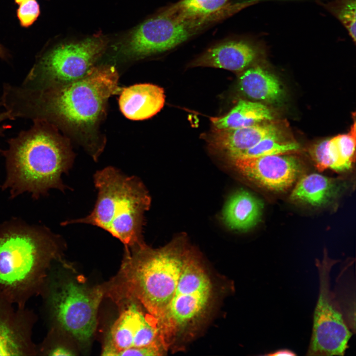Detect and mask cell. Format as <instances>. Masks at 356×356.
Returning <instances> with one entry per match:
<instances>
[{
  "label": "cell",
  "instance_id": "6da1fadb",
  "mask_svg": "<svg viewBox=\"0 0 356 356\" xmlns=\"http://www.w3.org/2000/svg\"><path fill=\"white\" fill-rule=\"evenodd\" d=\"M192 249L182 236L158 249L144 241L125 247L118 273L103 285L105 296L119 306L139 304L157 319L172 298Z\"/></svg>",
  "mask_w": 356,
  "mask_h": 356
},
{
  "label": "cell",
  "instance_id": "7a4b0ae2",
  "mask_svg": "<svg viewBox=\"0 0 356 356\" xmlns=\"http://www.w3.org/2000/svg\"><path fill=\"white\" fill-rule=\"evenodd\" d=\"M63 239L43 225L12 219L0 225V291L24 308L40 296L54 263L63 260Z\"/></svg>",
  "mask_w": 356,
  "mask_h": 356
},
{
  "label": "cell",
  "instance_id": "3957f363",
  "mask_svg": "<svg viewBox=\"0 0 356 356\" xmlns=\"http://www.w3.org/2000/svg\"><path fill=\"white\" fill-rule=\"evenodd\" d=\"M31 128L8 139L5 158L6 176L1 185L10 198L25 192L35 199L51 189L64 191L61 176L71 166L72 156L54 126L42 120H33Z\"/></svg>",
  "mask_w": 356,
  "mask_h": 356
},
{
  "label": "cell",
  "instance_id": "277c9868",
  "mask_svg": "<svg viewBox=\"0 0 356 356\" xmlns=\"http://www.w3.org/2000/svg\"><path fill=\"white\" fill-rule=\"evenodd\" d=\"M94 182L98 196L92 211L85 218L66 223L99 227L118 239L125 247L143 241L144 214L151 201L141 181L108 167L96 172Z\"/></svg>",
  "mask_w": 356,
  "mask_h": 356
},
{
  "label": "cell",
  "instance_id": "5b68a950",
  "mask_svg": "<svg viewBox=\"0 0 356 356\" xmlns=\"http://www.w3.org/2000/svg\"><path fill=\"white\" fill-rule=\"evenodd\" d=\"M216 293L210 272L192 249L172 298L157 319L161 339L167 351L182 350L196 336L210 318Z\"/></svg>",
  "mask_w": 356,
  "mask_h": 356
},
{
  "label": "cell",
  "instance_id": "8992f818",
  "mask_svg": "<svg viewBox=\"0 0 356 356\" xmlns=\"http://www.w3.org/2000/svg\"><path fill=\"white\" fill-rule=\"evenodd\" d=\"M54 265L40 295L42 316L49 327L86 344L96 328L99 307L105 296L103 285L89 286L76 281Z\"/></svg>",
  "mask_w": 356,
  "mask_h": 356
},
{
  "label": "cell",
  "instance_id": "52a82bcc",
  "mask_svg": "<svg viewBox=\"0 0 356 356\" xmlns=\"http://www.w3.org/2000/svg\"><path fill=\"white\" fill-rule=\"evenodd\" d=\"M107 43L105 39L98 36L47 46L37 55L21 85L35 87L77 80L93 67Z\"/></svg>",
  "mask_w": 356,
  "mask_h": 356
},
{
  "label": "cell",
  "instance_id": "ba28073f",
  "mask_svg": "<svg viewBox=\"0 0 356 356\" xmlns=\"http://www.w3.org/2000/svg\"><path fill=\"white\" fill-rule=\"evenodd\" d=\"M321 261L317 260L319 292L313 315L312 335L307 355L343 356L352 333L330 288V272L338 262L324 253Z\"/></svg>",
  "mask_w": 356,
  "mask_h": 356
},
{
  "label": "cell",
  "instance_id": "9c48e42d",
  "mask_svg": "<svg viewBox=\"0 0 356 356\" xmlns=\"http://www.w3.org/2000/svg\"><path fill=\"white\" fill-rule=\"evenodd\" d=\"M213 23L209 20H182L161 10L133 29L121 44L122 51L143 57L171 50Z\"/></svg>",
  "mask_w": 356,
  "mask_h": 356
},
{
  "label": "cell",
  "instance_id": "30bf717a",
  "mask_svg": "<svg viewBox=\"0 0 356 356\" xmlns=\"http://www.w3.org/2000/svg\"><path fill=\"white\" fill-rule=\"evenodd\" d=\"M120 307L121 311L111 326L102 355L116 356L124 350L152 345L164 346L155 317L135 303L129 302Z\"/></svg>",
  "mask_w": 356,
  "mask_h": 356
},
{
  "label": "cell",
  "instance_id": "8fae6325",
  "mask_svg": "<svg viewBox=\"0 0 356 356\" xmlns=\"http://www.w3.org/2000/svg\"><path fill=\"white\" fill-rule=\"evenodd\" d=\"M37 320L33 310L16 307L0 291V356H37Z\"/></svg>",
  "mask_w": 356,
  "mask_h": 356
},
{
  "label": "cell",
  "instance_id": "7c38bea8",
  "mask_svg": "<svg viewBox=\"0 0 356 356\" xmlns=\"http://www.w3.org/2000/svg\"><path fill=\"white\" fill-rule=\"evenodd\" d=\"M231 161L236 170L249 179L275 191L290 188L301 170L297 159L288 154L237 158Z\"/></svg>",
  "mask_w": 356,
  "mask_h": 356
},
{
  "label": "cell",
  "instance_id": "4fadbf2b",
  "mask_svg": "<svg viewBox=\"0 0 356 356\" xmlns=\"http://www.w3.org/2000/svg\"><path fill=\"white\" fill-rule=\"evenodd\" d=\"M258 44L244 39L225 41L208 48L192 61L189 66L242 71L258 57L261 47Z\"/></svg>",
  "mask_w": 356,
  "mask_h": 356
},
{
  "label": "cell",
  "instance_id": "5bb4252c",
  "mask_svg": "<svg viewBox=\"0 0 356 356\" xmlns=\"http://www.w3.org/2000/svg\"><path fill=\"white\" fill-rule=\"evenodd\" d=\"M279 137V130L272 124L260 123L239 128H214L206 140L213 148L224 152L231 159L255 145L264 138Z\"/></svg>",
  "mask_w": 356,
  "mask_h": 356
},
{
  "label": "cell",
  "instance_id": "9a60e30c",
  "mask_svg": "<svg viewBox=\"0 0 356 356\" xmlns=\"http://www.w3.org/2000/svg\"><path fill=\"white\" fill-rule=\"evenodd\" d=\"M165 99L163 88L150 84H139L123 89L119 105L122 113L128 119L142 120L159 112Z\"/></svg>",
  "mask_w": 356,
  "mask_h": 356
},
{
  "label": "cell",
  "instance_id": "2e32d148",
  "mask_svg": "<svg viewBox=\"0 0 356 356\" xmlns=\"http://www.w3.org/2000/svg\"><path fill=\"white\" fill-rule=\"evenodd\" d=\"M231 0H180L161 10L164 13L183 20L215 19L220 21L237 13V4Z\"/></svg>",
  "mask_w": 356,
  "mask_h": 356
},
{
  "label": "cell",
  "instance_id": "e0dca14e",
  "mask_svg": "<svg viewBox=\"0 0 356 356\" xmlns=\"http://www.w3.org/2000/svg\"><path fill=\"white\" fill-rule=\"evenodd\" d=\"M263 208L262 202L253 194L239 190L226 201L222 211V220L229 228L245 231L259 221Z\"/></svg>",
  "mask_w": 356,
  "mask_h": 356
},
{
  "label": "cell",
  "instance_id": "ac0fdd59",
  "mask_svg": "<svg viewBox=\"0 0 356 356\" xmlns=\"http://www.w3.org/2000/svg\"><path fill=\"white\" fill-rule=\"evenodd\" d=\"M239 88L249 98L270 103L280 101L283 94L278 79L260 66L243 72L239 80Z\"/></svg>",
  "mask_w": 356,
  "mask_h": 356
},
{
  "label": "cell",
  "instance_id": "d6986e66",
  "mask_svg": "<svg viewBox=\"0 0 356 356\" xmlns=\"http://www.w3.org/2000/svg\"><path fill=\"white\" fill-rule=\"evenodd\" d=\"M336 191L333 179L313 173L303 176L292 190L291 200L321 206L327 203Z\"/></svg>",
  "mask_w": 356,
  "mask_h": 356
},
{
  "label": "cell",
  "instance_id": "ffe728a7",
  "mask_svg": "<svg viewBox=\"0 0 356 356\" xmlns=\"http://www.w3.org/2000/svg\"><path fill=\"white\" fill-rule=\"evenodd\" d=\"M272 118L270 110L264 104L240 100L228 114L210 120L215 128L220 129L248 127Z\"/></svg>",
  "mask_w": 356,
  "mask_h": 356
},
{
  "label": "cell",
  "instance_id": "44dd1931",
  "mask_svg": "<svg viewBox=\"0 0 356 356\" xmlns=\"http://www.w3.org/2000/svg\"><path fill=\"white\" fill-rule=\"evenodd\" d=\"M299 149L300 145L295 142L282 141L279 139V137H267L230 159L288 154L296 152Z\"/></svg>",
  "mask_w": 356,
  "mask_h": 356
},
{
  "label": "cell",
  "instance_id": "7402d4cb",
  "mask_svg": "<svg viewBox=\"0 0 356 356\" xmlns=\"http://www.w3.org/2000/svg\"><path fill=\"white\" fill-rule=\"evenodd\" d=\"M69 337L66 334L55 328L48 330L40 344H37V356H74V352L66 343Z\"/></svg>",
  "mask_w": 356,
  "mask_h": 356
},
{
  "label": "cell",
  "instance_id": "603a6c76",
  "mask_svg": "<svg viewBox=\"0 0 356 356\" xmlns=\"http://www.w3.org/2000/svg\"><path fill=\"white\" fill-rule=\"evenodd\" d=\"M356 0H334L321 4L344 25L356 43Z\"/></svg>",
  "mask_w": 356,
  "mask_h": 356
},
{
  "label": "cell",
  "instance_id": "cb8c5ba5",
  "mask_svg": "<svg viewBox=\"0 0 356 356\" xmlns=\"http://www.w3.org/2000/svg\"><path fill=\"white\" fill-rule=\"evenodd\" d=\"M341 161L346 170L352 167L355 159L356 148V123L354 121L350 132L333 137Z\"/></svg>",
  "mask_w": 356,
  "mask_h": 356
},
{
  "label": "cell",
  "instance_id": "d4e9b609",
  "mask_svg": "<svg viewBox=\"0 0 356 356\" xmlns=\"http://www.w3.org/2000/svg\"><path fill=\"white\" fill-rule=\"evenodd\" d=\"M18 5L16 16L22 27L31 26L41 14V8L37 0H14Z\"/></svg>",
  "mask_w": 356,
  "mask_h": 356
},
{
  "label": "cell",
  "instance_id": "484cf974",
  "mask_svg": "<svg viewBox=\"0 0 356 356\" xmlns=\"http://www.w3.org/2000/svg\"><path fill=\"white\" fill-rule=\"evenodd\" d=\"M310 154L318 170L321 172L331 168L328 151V139L314 145L310 149Z\"/></svg>",
  "mask_w": 356,
  "mask_h": 356
},
{
  "label": "cell",
  "instance_id": "4316f807",
  "mask_svg": "<svg viewBox=\"0 0 356 356\" xmlns=\"http://www.w3.org/2000/svg\"><path fill=\"white\" fill-rule=\"evenodd\" d=\"M264 355L269 356H296V354L289 349H282L266 354Z\"/></svg>",
  "mask_w": 356,
  "mask_h": 356
},
{
  "label": "cell",
  "instance_id": "83f0119b",
  "mask_svg": "<svg viewBox=\"0 0 356 356\" xmlns=\"http://www.w3.org/2000/svg\"><path fill=\"white\" fill-rule=\"evenodd\" d=\"M2 106L1 102L0 101V107ZM12 120L9 112L5 110V111L0 113V123L6 120ZM5 127L0 128V136L3 135V132L4 131ZM2 150L0 148V152L2 153Z\"/></svg>",
  "mask_w": 356,
  "mask_h": 356
},
{
  "label": "cell",
  "instance_id": "f1b7e54d",
  "mask_svg": "<svg viewBox=\"0 0 356 356\" xmlns=\"http://www.w3.org/2000/svg\"><path fill=\"white\" fill-rule=\"evenodd\" d=\"M10 57L7 50L0 44V58L5 61L9 60Z\"/></svg>",
  "mask_w": 356,
  "mask_h": 356
}]
</instances>
